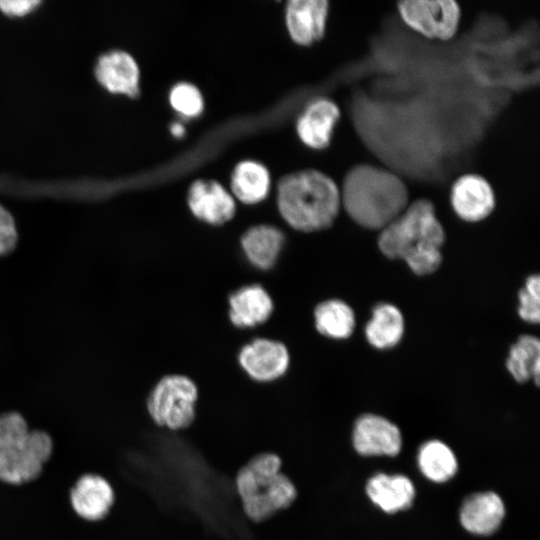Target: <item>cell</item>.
<instances>
[{"mask_svg":"<svg viewBox=\"0 0 540 540\" xmlns=\"http://www.w3.org/2000/svg\"><path fill=\"white\" fill-rule=\"evenodd\" d=\"M445 232L433 203L417 199L381 229L378 246L391 259H402L417 275L434 272L441 264Z\"/></svg>","mask_w":540,"mask_h":540,"instance_id":"1","label":"cell"},{"mask_svg":"<svg viewBox=\"0 0 540 540\" xmlns=\"http://www.w3.org/2000/svg\"><path fill=\"white\" fill-rule=\"evenodd\" d=\"M341 204L348 215L367 229L381 230L408 206V189L393 172L358 164L346 174Z\"/></svg>","mask_w":540,"mask_h":540,"instance_id":"2","label":"cell"},{"mask_svg":"<svg viewBox=\"0 0 540 540\" xmlns=\"http://www.w3.org/2000/svg\"><path fill=\"white\" fill-rule=\"evenodd\" d=\"M341 206L336 183L317 170H303L283 177L278 185V207L293 228L312 232L330 227Z\"/></svg>","mask_w":540,"mask_h":540,"instance_id":"3","label":"cell"},{"mask_svg":"<svg viewBox=\"0 0 540 540\" xmlns=\"http://www.w3.org/2000/svg\"><path fill=\"white\" fill-rule=\"evenodd\" d=\"M54 450L51 435L31 428L17 410L0 413V483L22 486L37 480Z\"/></svg>","mask_w":540,"mask_h":540,"instance_id":"4","label":"cell"},{"mask_svg":"<svg viewBox=\"0 0 540 540\" xmlns=\"http://www.w3.org/2000/svg\"><path fill=\"white\" fill-rule=\"evenodd\" d=\"M282 461L273 453H260L236 473L234 485L243 513L254 523L287 509L297 498L293 482L281 472Z\"/></svg>","mask_w":540,"mask_h":540,"instance_id":"5","label":"cell"},{"mask_svg":"<svg viewBox=\"0 0 540 540\" xmlns=\"http://www.w3.org/2000/svg\"><path fill=\"white\" fill-rule=\"evenodd\" d=\"M198 399V388L193 380L184 375H168L150 390L145 409L157 427L177 432L193 424Z\"/></svg>","mask_w":540,"mask_h":540,"instance_id":"6","label":"cell"},{"mask_svg":"<svg viewBox=\"0 0 540 540\" xmlns=\"http://www.w3.org/2000/svg\"><path fill=\"white\" fill-rule=\"evenodd\" d=\"M400 17L411 29L430 39L450 40L457 33L461 8L454 0H404Z\"/></svg>","mask_w":540,"mask_h":540,"instance_id":"7","label":"cell"},{"mask_svg":"<svg viewBox=\"0 0 540 540\" xmlns=\"http://www.w3.org/2000/svg\"><path fill=\"white\" fill-rule=\"evenodd\" d=\"M68 501L71 510L80 520L97 523L111 512L115 503V491L104 476L86 472L70 487Z\"/></svg>","mask_w":540,"mask_h":540,"instance_id":"8","label":"cell"},{"mask_svg":"<svg viewBox=\"0 0 540 540\" xmlns=\"http://www.w3.org/2000/svg\"><path fill=\"white\" fill-rule=\"evenodd\" d=\"M352 445L364 456H396L402 448V436L399 428L388 419L364 414L354 424Z\"/></svg>","mask_w":540,"mask_h":540,"instance_id":"9","label":"cell"},{"mask_svg":"<svg viewBox=\"0 0 540 540\" xmlns=\"http://www.w3.org/2000/svg\"><path fill=\"white\" fill-rule=\"evenodd\" d=\"M450 200L457 216L467 222H478L488 217L496 202L490 183L475 173L464 174L454 181Z\"/></svg>","mask_w":540,"mask_h":540,"instance_id":"10","label":"cell"},{"mask_svg":"<svg viewBox=\"0 0 540 540\" xmlns=\"http://www.w3.org/2000/svg\"><path fill=\"white\" fill-rule=\"evenodd\" d=\"M238 360L240 366L253 380L271 382L286 372L290 358L283 343L258 338L242 347Z\"/></svg>","mask_w":540,"mask_h":540,"instance_id":"11","label":"cell"},{"mask_svg":"<svg viewBox=\"0 0 540 540\" xmlns=\"http://www.w3.org/2000/svg\"><path fill=\"white\" fill-rule=\"evenodd\" d=\"M460 523L471 534L486 536L494 533L505 517V505L495 492L469 495L460 508Z\"/></svg>","mask_w":540,"mask_h":540,"instance_id":"12","label":"cell"},{"mask_svg":"<svg viewBox=\"0 0 540 540\" xmlns=\"http://www.w3.org/2000/svg\"><path fill=\"white\" fill-rule=\"evenodd\" d=\"M188 204L197 218L213 225H221L235 214L232 196L215 181L194 182L189 189Z\"/></svg>","mask_w":540,"mask_h":540,"instance_id":"13","label":"cell"},{"mask_svg":"<svg viewBox=\"0 0 540 540\" xmlns=\"http://www.w3.org/2000/svg\"><path fill=\"white\" fill-rule=\"evenodd\" d=\"M289 32L299 44L309 45L320 40L325 32L328 15L326 0H292L287 5Z\"/></svg>","mask_w":540,"mask_h":540,"instance_id":"14","label":"cell"},{"mask_svg":"<svg viewBox=\"0 0 540 540\" xmlns=\"http://www.w3.org/2000/svg\"><path fill=\"white\" fill-rule=\"evenodd\" d=\"M340 109L332 100L319 98L310 103L299 117L297 131L301 140L315 149L329 145Z\"/></svg>","mask_w":540,"mask_h":540,"instance_id":"15","label":"cell"},{"mask_svg":"<svg viewBox=\"0 0 540 540\" xmlns=\"http://www.w3.org/2000/svg\"><path fill=\"white\" fill-rule=\"evenodd\" d=\"M95 76L111 92L129 96L139 93V69L133 57L126 52L103 54L95 66Z\"/></svg>","mask_w":540,"mask_h":540,"instance_id":"16","label":"cell"},{"mask_svg":"<svg viewBox=\"0 0 540 540\" xmlns=\"http://www.w3.org/2000/svg\"><path fill=\"white\" fill-rule=\"evenodd\" d=\"M273 312V301L258 284L243 286L229 297V317L239 328H253L266 322Z\"/></svg>","mask_w":540,"mask_h":540,"instance_id":"17","label":"cell"},{"mask_svg":"<svg viewBox=\"0 0 540 540\" xmlns=\"http://www.w3.org/2000/svg\"><path fill=\"white\" fill-rule=\"evenodd\" d=\"M366 494L382 511L396 513L412 505L415 487L405 475L377 473L368 480Z\"/></svg>","mask_w":540,"mask_h":540,"instance_id":"18","label":"cell"},{"mask_svg":"<svg viewBox=\"0 0 540 540\" xmlns=\"http://www.w3.org/2000/svg\"><path fill=\"white\" fill-rule=\"evenodd\" d=\"M282 232L270 225H257L248 229L241 238L242 249L255 267L267 270L274 266L282 249Z\"/></svg>","mask_w":540,"mask_h":540,"instance_id":"19","label":"cell"},{"mask_svg":"<svg viewBox=\"0 0 540 540\" xmlns=\"http://www.w3.org/2000/svg\"><path fill=\"white\" fill-rule=\"evenodd\" d=\"M404 332L401 312L392 304L381 303L373 309V315L365 328L368 342L378 348H391L400 341Z\"/></svg>","mask_w":540,"mask_h":540,"instance_id":"20","label":"cell"},{"mask_svg":"<svg viewBox=\"0 0 540 540\" xmlns=\"http://www.w3.org/2000/svg\"><path fill=\"white\" fill-rule=\"evenodd\" d=\"M417 463L421 473L435 483L450 480L458 470L454 452L440 440L425 442L419 449Z\"/></svg>","mask_w":540,"mask_h":540,"instance_id":"21","label":"cell"},{"mask_svg":"<svg viewBox=\"0 0 540 540\" xmlns=\"http://www.w3.org/2000/svg\"><path fill=\"white\" fill-rule=\"evenodd\" d=\"M231 187L236 197L247 204L263 200L269 190L267 169L254 161L239 163L232 175Z\"/></svg>","mask_w":540,"mask_h":540,"instance_id":"22","label":"cell"},{"mask_svg":"<svg viewBox=\"0 0 540 540\" xmlns=\"http://www.w3.org/2000/svg\"><path fill=\"white\" fill-rule=\"evenodd\" d=\"M317 330L333 339L348 338L355 327V316L345 302L331 299L320 303L314 312Z\"/></svg>","mask_w":540,"mask_h":540,"instance_id":"23","label":"cell"},{"mask_svg":"<svg viewBox=\"0 0 540 540\" xmlns=\"http://www.w3.org/2000/svg\"><path fill=\"white\" fill-rule=\"evenodd\" d=\"M507 369L518 382L533 379L539 384L540 378V342L531 335H523L511 347L507 359Z\"/></svg>","mask_w":540,"mask_h":540,"instance_id":"24","label":"cell"},{"mask_svg":"<svg viewBox=\"0 0 540 540\" xmlns=\"http://www.w3.org/2000/svg\"><path fill=\"white\" fill-rule=\"evenodd\" d=\"M170 103L185 116L194 117L203 110V100L199 90L189 83H179L170 93Z\"/></svg>","mask_w":540,"mask_h":540,"instance_id":"25","label":"cell"},{"mask_svg":"<svg viewBox=\"0 0 540 540\" xmlns=\"http://www.w3.org/2000/svg\"><path fill=\"white\" fill-rule=\"evenodd\" d=\"M520 317L529 323H538L540 319V279L538 275L530 276L519 292Z\"/></svg>","mask_w":540,"mask_h":540,"instance_id":"26","label":"cell"},{"mask_svg":"<svg viewBox=\"0 0 540 540\" xmlns=\"http://www.w3.org/2000/svg\"><path fill=\"white\" fill-rule=\"evenodd\" d=\"M17 241L15 221L10 212L0 204V257L10 253Z\"/></svg>","mask_w":540,"mask_h":540,"instance_id":"27","label":"cell"},{"mask_svg":"<svg viewBox=\"0 0 540 540\" xmlns=\"http://www.w3.org/2000/svg\"><path fill=\"white\" fill-rule=\"evenodd\" d=\"M39 1L36 0H1L0 9L11 16H22L30 12Z\"/></svg>","mask_w":540,"mask_h":540,"instance_id":"28","label":"cell"},{"mask_svg":"<svg viewBox=\"0 0 540 540\" xmlns=\"http://www.w3.org/2000/svg\"><path fill=\"white\" fill-rule=\"evenodd\" d=\"M171 132L174 136L181 137L184 134V127L179 123H175L171 126Z\"/></svg>","mask_w":540,"mask_h":540,"instance_id":"29","label":"cell"}]
</instances>
